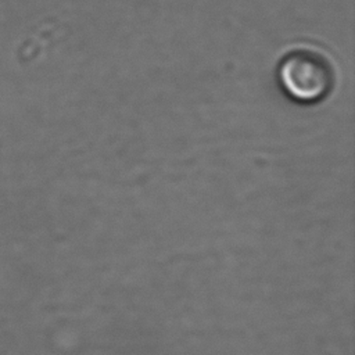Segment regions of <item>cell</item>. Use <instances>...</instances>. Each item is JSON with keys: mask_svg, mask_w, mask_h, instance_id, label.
<instances>
[{"mask_svg": "<svg viewBox=\"0 0 355 355\" xmlns=\"http://www.w3.org/2000/svg\"><path fill=\"white\" fill-rule=\"evenodd\" d=\"M276 80L291 101L313 105L333 92L336 72L331 61L322 51L298 47L280 58L276 67Z\"/></svg>", "mask_w": 355, "mask_h": 355, "instance_id": "cell-1", "label": "cell"}]
</instances>
